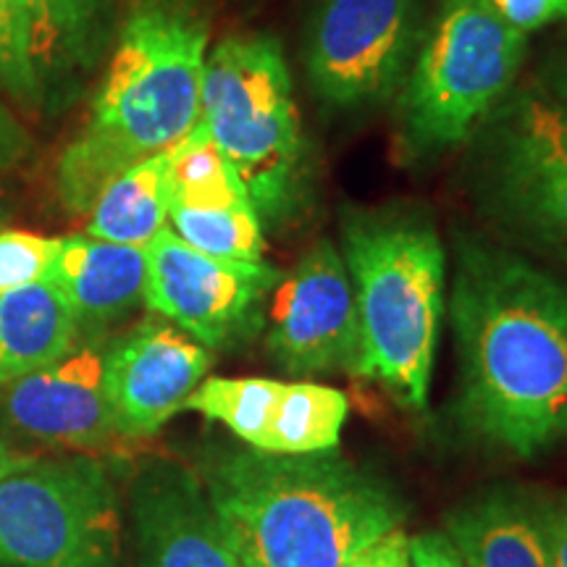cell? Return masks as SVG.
I'll list each match as a JSON object with an SVG mask.
<instances>
[{
	"label": "cell",
	"instance_id": "obj_7",
	"mask_svg": "<svg viewBox=\"0 0 567 567\" xmlns=\"http://www.w3.org/2000/svg\"><path fill=\"white\" fill-rule=\"evenodd\" d=\"M471 193L517 245L567 266V109L538 90L505 97L473 134Z\"/></svg>",
	"mask_w": 567,
	"mask_h": 567
},
{
	"label": "cell",
	"instance_id": "obj_19",
	"mask_svg": "<svg viewBox=\"0 0 567 567\" xmlns=\"http://www.w3.org/2000/svg\"><path fill=\"white\" fill-rule=\"evenodd\" d=\"M80 321L51 281L0 295V384L55 363L80 344Z\"/></svg>",
	"mask_w": 567,
	"mask_h": 567
},
{
	"label": "cell",
	"instance_id": "obj_17",
	"mask_svg": "<svg viewBox=\"0 0 567 567\" xmlns=\"http://www.w3.org/2000/svg\"><path fill=\"white\" fill-rule=\"evenodd\" d=\"M145 247L92 237L61 239L48 281L66 297L80 329H105L145 302Z\"/></svg>",
	"mask_w": 567,
	"mask_h": 567
},
{
	"label": "cell",
	"instance_id": "obj_13",
	"mask_svg": "<svg viewBox=\"0 0 567 567\" xmlns=\"http://www.w3.org/2000/svg\"><path fill=\"white\" fill-rule=\"evenodd\" d=\"M105 350L76 344L55 363L0 384V423L27 442L69 452L105 450L118 434L103 381Z\"/></svg>",
	"mask_w": 567,
	"mask_h": 567
},
{
	"label": "cell",
	"instance_id": "obj_31",
	"mask_svg": "<svg viewBox=\"0 0 567 567\" xmlns=\"http://www.w3.org/2000/svg\"><path fill=\"white\" fill-rule=\"evenodd\" d=\"M34 463H38V457H34L32 452L17 450V446H11L3 436H0V478L13 476V473L24 471V467H30Z\"/></svg>",
	"mask_w": 567,
	"mask_h": 567
},
{
	"label": "cell",
	"instance_id": "obj_2",
	"mask_svg": "<svg viewBox=\"0 0 567 567\" xmlns=\"http://www.w3.org/2000/svg\"><path fill=\"white\" fill-rule=\"evenodd\" d=\"M208 40L197 0H130L87 122L55 166L63 208L90 213L118 174L187 137L200 118Z\"/></svg>",
	"mask_w": 567,
	"mask_h": 567
},
{
	"label": "cell",
	"instance_id": "obj_5",
	"mask_svg": "<svg viewBox=\"0 0 567 567\" xmlns=\"http://www.w3.org/2000/svg\"><path fill=\"white\" fill-rule=\"evenodd\" d=\"M200 124L243 176L264 224H287L313 193L308 140L281 42L234 32L205 59Z\"/></svg>",
	"mask_w": 567,
	"mask_h": 567
},
{
	"label": "cell",
	"instance_id": "obj_24",
	"mask_svg": "<svg viewBox=\"0 0 567 567\" xmlns=\"http://www.w3.org/2000/svg\"><path fill=\"white\" fill-rule=\"evenodd\" d=\"M0 92L27 109H42V95L27 59L17 0H0Z\"/></svg>",
	"mask_w": 567,
	"mask_h": 567
},
{
	"label": "cell",
	"instance_id": "obj_21",
	"mask_svg": "<svg viewBox=\"0 0 567 567\" xmlns=\"http://www.w3.org/2000/svg\"><path fill=\"white\" fill-rule=\"evenodd\" d=\"M247 203L252 205L243 176L197 118L187 137L168 147V208H229Z\"/></svg>",
	"mask_w": 567,
	"mask_h": 567
},
{
	"label": "cell",
	"instance_id": "obj_18",
	"mask_svg": "<svg viewBox=\"0 0 567 567\" xmlns=\"http://www.w3.org/2000/svg\"><path fill=\"white\" fill-rule=\"evenodd\" d=\"M446 538L465 567H551L538 505L507 488L446 515Z\"/></svg>",
	"mask_w": 567,
	"mask_h": 567
},
{
	"label": "cell",
	"instance_id": "obj_25",
	"mask_svg": "<svg viewBox=\"0 0 567 567\" xmlns=\"http://www.w3.org/2000/svg\"><path fill=\"white\" fill-rule=\"evenodd\" d=\"M492 9L517 32L528 34L565 17L567 0H488Z\"/></svg>",
	"mask_w": 567,
	"mask_h": 567
},
{
	"label": "cell",
	"instance_id": "obj_4",
	"mask_svg": "<svg viewBox=\"0 0 567 567\" xmlns=\"http://www.w3.org/2000/svg\"><path fill=\"white\" fill-rule=\"evenodd\" d=\"M342 258L360 321L358 375L379 381L402 408H425L444 318L436 224L408 203L347 208Z\"/></svg>",
	"mask_w": 567,
	"mask_h": 567
},
{
	"label": "cell",
	"instance_id": "obj_22",
	"mask_svg": "<svg viewBox=\"0 0 567 567\" xmlns=\"http://www.w3.org/2000/svg\"><path fill=\"white\" fill-rule=\"evenodd\" d=\"M168 221L176 237L213 258L260 264L266 255L264 221L250 203L229 208H184L172 205Z\"/></svg>",
	"mask_w": 567,
	"mask_h": 567
},
{
	"label": "cell",
	"instance_id": "obj_16",
	"mask_svg": "<svg viewBox=\"0 0 567 567\" xmlns=\"http://www.w3.org/2000/svg\"><path fill=\"white\" fill-rule=\"evenodd\" d=\"M42 109L66 105L109 45L116 0H17Z\"/></svg>",
	"mask_w": 567,
	"mask_h": 567
},
{
	"label": "cell",
	"instance_id": "obj_3",
	"mask_svg": "<svg viewBox=\"0 0 567 567\" xmlns=\"http://www.w3.org/2000/svg\"><path fill=\"white\" fill-rule=\"evenodd\" d=\"M200 481L239 567H344L405 520L392 486L334 450H218Z\"/></svg>",
	"mask_w": 567,
	"mask_h": 567
},
{
	"label": "cell",
	"instance_id": "obj_1",
	"mask_svg": "<svg viewBox=\"0 0 567 567\" xmlns=\"http://www.w3.org/2000/svg\"><path fill=\"white\" fill-rule=\"evenodd\" d=\"M455 250L460 421L488 446L538 457L567 439V281L476 234Z\"/></svg>",
	"mask_w": 567,
	"mask_h": 567
},
{
	"label": "cell",
	"instance_id": "obj_30",
	"mask_svg": "<svg viewBox=\"0 0 567 567\" xmlns=\"http://www.w3.org/2000/svg\"><path fill=\"white\" fill-rule=\"evenodd\" d=\"M542 80L547 95H551L563 109H567V51L551 55L542 71Z\"/></svg>",
	"mask_w": 567,
	"mask_h": 567
},
{
	"label": "cell",
	"instance_id": "obj_15",
	"mask_svg": "<svg viewBox=\"0 0 567 567\" xmlns=\"http://www.w3.org/2000/svg\"><path fill=\"white\" fill-rule=\"evenodd\" d=\"M137 567H239L203 481L189 467L155 460L134 478Z\"/></svg>",
	"mask_w": 567,
	"mask_h": 567
},
{
	"label": "cell",
	"instance_id": "obj_33",
	"mask_svg": "<svg viewBox=\"0 0 567 567\" xmlns=\"http://www.w3.org/2000/svg\"><path fill=\"white\" fill-rule=\"evenodd\" d=\"M565 19H567V11H565Z\"/></svg>",
	"mask_w": 567,
	"mask_h": 567
},
{
	"label": "cell",
	"instance_id": "obj_26",
	"mask_svg": "<svg viewBox=\"0 0 567 567\" xmlns=\"http://www.w3.org/2000/svg\"><path fill=\"white\" fill-rule=\"evenodd\" d=\"M344 567H410V536L396 528L354 555Z\"/></svg>",
	"mask_w": 567,
	"mask_h": 567
},
{
	"label": "cell",
	"instance_id": "obj_11",
	"mask_svg": "<svg viewBox=\"0 0 567 567\" xmlns=\"http://www.w3.org/2000/svg\"><path fill=\"white\" fill-rule=\"evenodd\" d=\"M266 347L292 375L360 368V321L350 274L331 239H318L284 274L268 300Z\"/></svg>",
	"mask_w": 567,
	"mask_h": 567
},
{
	"label": "cell",
	"instance_id": "obj_6",
	"mask_svg": "<svg viewBox=\"0 0 567 567\" xmlns=\"http://www.w3.org/2000/svg\"><path fill=\"white\" fill-rule=\"evenodd\" d=\"M526 59V34L488 0H442L400 95L408 153L425 158L473 140L499 109Z\"/></svg>",
	"mask_w": 567,
	"mask_h": 567
},
{
	"label": "cell",
	"instance_id": "obj_20",
	"mask_svg": "<svg viewBox=\"0 0 567 567\" xmlns=\"http://www.w3.org/2000/svg\"><path fill=\"white\" fill-rule=\"evenodd\" d=\"M87 237L147 247L168 226V151L134 163L97 195Z\"/></svg>",
	"mask_w": 567,
	"mask_h": 567
},
{
	"label": "cell",
	"instance_id": "obj_12",
	"mask_svg": "<svg viewBox=\"0 0 567 567\" xmlns=\"http://www.w3.org/2000/svg\"><path fill=\"white\" fill-rule=\"evenodd\" d=\"M184 410L226 425L239 442L268 455H318L337 450L350 400L313 381L205 379Z\"/></svg>",
	"mask_w": 567,
	"mask_h": 567
},
{
	"label": "cell",
	"instance_id": "obj_10",
	"mask_svg": "<svg viewBox=\"0 0 567 567\" xmlns=\"http://www.w3.org/2000/svg\"><path fill=\"white\" fill-rule=\"evenodd\" d=\"M415 42L417 0H321L305 51L310 87L337 111L386 101L413 61Z\"/></svg>",
	"mask_w": 567,
	"mask_h": 567
},
{
	"label": "cell",
	"instance_id": "obj_14",
	"mask_svg": "<svg viewBox=\"0 0 567 567\" xmlns=\"http://www.w3.org/2000/svg\"><path fill=\"white\" fill-rule=\"evenodd\" d=\"M210 350L166 318H145L105 350V396L124 439H145L184 410L210 368Z\"/></svg>",
	"mask_w": 567,
	"mask_h": 567
},
{
	"label": "cell",
	"instance_id": "obj_29",
	"mask_svg": "<svg viewBox=\"0 0 567 567\" xmlns=\"http://www.w3.org/2000/svg\"><path fill=\"white\" fill-rule=\"evenodd\" d=\"M410 567H465L446 534L410 536Z\"/></svg>",
	"mask_w": 567,
	"mask_h": 567
},
{
	"label": "cell",
	"instance_id": "obj_9",
	"mask_svg": "<svg viewBox=\"0 0 567 567\" xmlns=\"http://www.w3.org/2000/svg\"><path fill=\"white\" fill-rule=\"evenodd\" d=\"M147 255L145 305L205 350H226L258 334L281 271L245 260H224L189 247L163 229Z\"/></svg>",
	"mask_w": 567,
	"mask_h": 567
},
{
	"label": "cell",
	"instance_id": "obj_28",
	"mask_svg": "<svg viewBox=\"0 0 567 567\" xmlns=\"http://www.w3.org/2000/svg\"><path fill=\"white\" fill-rule=\"evenodd\" d=\"M32 137L9 105L0 103V172L30 158Z\"/></svg>",
	"mask_w": 567,
	"mask_h": 567
},
{
	"label": "cell",
	"instance_id": "obj_27",
	"mask_svg": "<svg viewBox=\"0 0 567 567\" xmlns=\"http://www.w3.org/2000/svg\"><path fill=\"white\" fill-rule=\"evenodd\" d=\"M542 515L544 538H547L549 565L567 567V494L549 499L547 505H538Z\"/></svg>",
	"mask_w": 567,
	"mask_h": 567
},
{
	"label": "cell",
	"instance_id": "obj_23",
	"mask_svg": "<svg viewBox=\"0 0 567 567\" xmlns=\"http://www.w3.org/2000/svg\"><path fill=\"white\" fill-rule=\"evenodd\" d=\"M61 239L42 234L0 229V295L48 281Z\"/></svg>",
	"mask_w": 567,
	"mask_h": 567
},
{
	"label": "cell",
	"instance_id": "obj_32",
	"mask_svg": "<svg viewBox=\"0 0 567 567\" xmlns=\"http://www.w3.org/2000/svg\"><path fill=\"white\" fill-rule=\"evenodd\" d=\"M0 216H3V210H0Z\"/></svg>",
	"mask_w": 567,
	"mask_h": 567
},
{
	"label": "cell",
	"instance_id": "obj_8",
	"mask_svg": "<svg viewBox=\"0 0 567 567\" xmlns=\"http://www.w3.org/2000/svg\"><path fill=\"white\" fill-rule=\"evenodd\" d=\"M0 567H122V509L87 455L0 478Z\"/></svg>",
	"mask_w": 567,
	"mask_h": 567
}]
</instances>
